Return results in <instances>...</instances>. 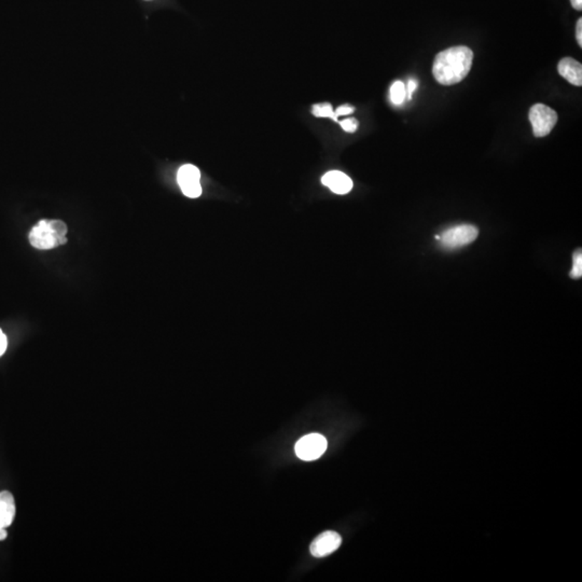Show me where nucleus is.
Wrapping results in <instances>:
<instances>
[{"mask_svg": "<svg viewBox=\"0 0 582 582\" xmlns=\"http://www.w3.org/2000/svg\"><path fill=\"white\" fill-rule=\"evenodd\" d=\"M474 53L468 46H452L436 54L432 73L434 79L444 86H453L463 81L472 66Z\"/></svg>", "mask_w": 582, "mask_h": 582, "instance_id": "f257e3e1", "label": "nucleus"}, {"mask_svg": "<svg viewBox=\"0 0 582 582\" xmlns=\"http://www.w3.org/2000/svg\"><path fill=\"white\" fill-rule=\"evenodd\" d=\"M67 225L61 220H41L29 232V242L38 250H52L67 242Z\"/></svg>", "mask_w": 582, "mask_h": 582, "instance_id": "f03ea898", "label": "nucleus"}, {"mask_svg": "<svg viewBox=\"0 0 582 582\" xmlns=\"http://www.w3.org/2000/svg\"><path fill=\"white\" fill-rule=\"evenodd\" d=\"M478 235V229L474 225H459L449 228L440 235H436V240L444 250H452L469 245L476 240Z\"/></svg>", "mask_w": 582, "mask_h": 582, "instance_id": "7ed1b4c3", "label": "nucleus"}, {"mask_svg": "<svg viewBox=\"0 0 582 582\" xmlns=\"http://www.w3.org/2000/svg\"><path fill=\"white\" fill-rule=\"evenodd\" d=\"M529 121L533 126L534 135L545 137L551 133L558 122V113L543 104H536L529 111Z\"/></svg>", "mask_w": 582, "mask_h": 582, "instance_id": "20e7f679", "label": "nucleus"}, {"mask_svg": "<svg viewBox=\"0 0 582 582\" xmlns=\"http://www.w3.org/2000/svg\"><path fill=\"white\" fill-rule=\"evenodd\" d=\"M327 446L326 438L322 434H307L297 442L296 454L303 461H315L326 452Z\"/></svg>", "mask_w": 582, "mask_h": 582, "instance_id": "39448f33", "label": "nucleus"}, {"mask_svg": "<svg viewBox=\"0 0 582 582\" xmlns=\"http://www.w3.org/2000/svg\"><path fill=\"white\" fill-rule=\"evenodd\" d=\"M201 173L197 166L185 164L179 168L177 181L185 197L197 199L202 194Z\"/></svg>", "mask_w": 582, "mask_h": 582, "instance_id": "423d86ee", "label": "nucleus"}, {"mask_svg": "<svg viewBox=\"0 0 582 582\" xmlns=\"http://www.w3.org/2000/svg\"><path fill=\"white\" fill-rule=\"evenodd\" d=\"M342 538L335 531H328L320 534L311 543L310 551L315 558H325L339 549Z\"/></svg>", "mask_w": 582, "mask_h": 582, "instance_id": "0eeeda50", "label": "nucleus"}, {"mask_svg": "<svg viewBox=\"0 0 582 582\" xmlns=\"http://www.w3.org/2000/svg\"><path fill=\"white\" fill-rule=\"evenodd\" d=\"M322 183L337 194H347L353 189L352 179L340 170H330L325 174Z\"/></svg>", "mask_w": 582, "mask_h": 582, "instance_id": "6e6552de", "label": "nucleus"}, {"mask_svg": "<svg viewBox=\"0 0 582 582\" xmlns=\"http://www.w3.org/2000/svg\"><path fill=\"white\" fill-rule=\"evenodd\" d=\"M558 73L569 83L576 86H582V66L579 62L571 58H564L558 65Z\"/></svg>", "mask_w": 582, "mask_h": 582, "instance_id": "1a4fd4ad", "label": "nucleus"}, {"mask_svg": "<svg viewBox=\"0 0 582 582\" xmlns=\"http://www.w3.org/2000/svg\"><path fill=\"white\" fill-rule=\"evenodd\" d=\"M16 516V503L11 493L0 492V527H8Z\"/></svg>", "mask_w": 582, "mask_h": 582, "instance_id": "9d476101", "label": "nucleus"}, {"mask_svg": "<svg viewBox=\"0 0 582 582\" xmlns=\"http://www.w3.org/2000/svg\"><path fill=\"white\" fill-rule=\"evenodd\" d=\"M407 96L406 86L404 82L396 81L391 88V100L395 105H400Z\"/></svg>", "mask_w": 582, "mask_h": 582, "instance_id": "9b49d317", "label": "nucleus"}, {"mask_svg": "<svg viewBox=\"0 0 582 582\" xmlns=\"http://www.w3.org/2000/svg\"><path fill=\"white\" fill-rule=\"evenodd\" d=\"M314 116L320 118H330L333 121L337 122V117L333 111L332 106L328 103L325 104L314 105L313 111H312Z\"/></svg>", "mask_w": 582, "mask_h": 582, "instance_id": "f8f14e48", "label": "nucleus"}, {"mask_svg": "<svg viewBox=\"0 0 582 582\" xmlns=\"http://www.w3.org/2000/svg\"><path fill=\"white\" fill-rule=\"evenodd\" d=\"M571 277L578 280L582 276V254L581 250H577L573 255V269L569 273Z\"/></svg>", "mask_w": 582, "mask_h": 582, "instance_id": "ddd939ff", "label": "nucleus"}, {"mask_svg": "<svg viewBox=\"0 0 582 582\" xmlns=\"http://www.w3.org/2000/svg\"><path fill=\"white\" fill-rule=\"evenodd\" d=\"M341 126H342L343 130L347 131L349 133H354L358 128V122L357 120L354 119V118H349V119L343 120L341 122Z\"/></svg>", "mask_w": 582, "mask_h": 582, "instance_id": "4468645a", "label": "nucleus"}, {"mask_svg": "<svg viewBox=\"0 0 582 582\" xmlns=\"http://www.w3.org/2000/svg\"><path fill=\"white\" fill-rule=\"evenodd\" d=\"M355 111V108L353 106H349V105H343V106H340L339 108H337L335 111V116L337 117H340V116H347L351 115Z\"/></svg>", "mask_w": 582, "mask_h": 582, "instance_id": "2eb2a0df", "label": "nucleus"}, {"mask_svg": "<svg viewBox=\"0 0 582 582\" xmlns=\"http://www.w3.org/2000/svg\"><path fill=\"white\" fill-rule=\"evenodd\" d=\"M6 349H7V337L0 329V356L5 353Z\"/></svg>", "mask_w": 582, "mask_h": 582, "instance_id": "dca6fc26", "label": "nucleus"}, {"mask_svg": "<svg viewBox=\"0 0 582 582\" xmlns=\"http://www.w3.org/2000/svg\"><path fill=\"white\" fill-rule=\"evenodd\" d=\"M576 37H577L578 44L582 46V19L578 20L577 29H576Z\"/></svg>", "mask_w": 582, "mask_h": 582, "instance_id": "f3484780", "label": "nucleus"}, {"mask_svg": "<svg viewBox=\"0 0 582 582\" xmlns=\"http://www.w3.org/2000/svg\"><path fill=\"white\" fill-rule=\"evenodd\" d=\"M417 82L415 80H410L408 84V88H407V95H408L409 98L411 100V97H412L413 92H414L415 88H417Z\"/></svg>", "mask_w": 582, "mask_h": 582, "instance_id": "a211bd4d", "label": "nucleus"}, {"mask_svg": "<svg viewBox=\"0 0 582 582\" xmlns=\"http://www.w3.org/2000/svg\"><path fill=\"white\" fill-rule=\"evenodd\" d=\"M571 1L573 9L578 10V11L582 9V0H571Z\"/></svg>", "mask_w": 582, "mask_h": 582, "instance_id": "6ab92c4d", "label": "nucleus"}, {"mask_svg": "<svg viewBox=\"0 0 582 582\" xmlns=\"http://www.w3.org/2000/svg\"><path fill=\"white\" fill-rule=\"evenodd\" d=\"M7 538V531L5 527H0V541Z\"/></svg>", "mask_w": 582, "mask_h": 582, "instance_id": "aec40b11", "label": "nucleus"}]
</instances>
